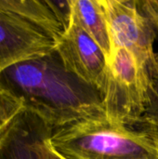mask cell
Masks as SVG:
<instances>
[{"mask_svg":"<svg viewBox=\"0 0 158 159\" xmlns=\"http://www.w3.org/2000/svg\"><path fill=\"white\" fill-rule=\"evenodd\" d=\"M0 85L53 130L105 117L101 92L69 72L56 49L4 70Z\"/></svg>","mask_w":158,"mask_h":159,"instance_id":"obj_1","label":"cell"},{"mask_svg":"<svg viewBox=\"0 0 158 159\" xmlns=\"http://www.w3.org/2000/svg\"><path fill=\"white\" fill-rule=\"evenodd\" d=\"M70 18V0H0V74L55 50Z\"/></svg>","mask_w":158,"mask_h":159,"instance_id":"obj_2","label":"cell"},{"mask_svg":"<svg viewBox=\"0 0 158 159\" xmlns=\"http://www.w3.org/2000/svg\"><path fill=\"white\" fill-rule=\"evenodd\" d=\"M47 143L68 159H157L152 142L142 130L106 117L55 129Z\"/></svg>","mask_w":158,"mask_h":159,"instance_id":"obj_3","label":"cell"},{"mask_svg":"<svg viewBox=\"0 0 158 159\" xmlns=\"http://www.w3.org/2000/svg\"><path fill=\"white\" fill-rule=\"evenodd\" d=\"M101 96L105 117L130 128L139 126L156 106L151 73L124 48L114 50Z\"/></svg>","mask_w":158,"mask_h":159,"instance_id":"obj_4","label":"cell"},{"mask_svg":"<svg viewBox=\"0 0 158 159\" xmlns=\"http://www.w3.org/2000/svg\"><path fill=\"white\" fill-rule=\"evenodd\" d=\"M114 48L129 50L138 63L154 76L155 42L158 26L148 0H102Z\"/></svg>","mask_w":158,"mask_h":159,"instance_id":"obj_5","label":"cell"},{"mask_svg":"<svg viewBox=\"0 0 158 159\" xmlns=\"http://www.w3.org/2000/svg\"><path fill=\"white\" fill-rule=\"evenodd\" d=\"M56 50L69 72L101 92L109 65L107 57L72 15Z\"/></svg>","mask_w":158,"mask_h":159,"instance_id":"obj_6","label":"cell"},{"mask_svg":"<svg viewBox=\"0 0 158 159\" xmlns=\"http://www.w3.org/2000/svg\"><path fill=\"white\" fill-rule=\"evenodd\" d=\"M53 129L23 110L0 141V159H45L44 145Z\"/></svg>","mask_w":158,"mask_h":159,"instance_id":"obj_7","label":"cell"},{"mask_svg":"<svg viewBox=\"0 0 158 159\" xmlns=\"http://www.w3.org/2000/svg\"><path fill=\"white\" fill-rule=\"evenodd\" d=\"M74 20L99 45L108 62L114 55V45L102 0H70Z\"/></svg>","mask_w":158,"mask_h":159,"instance_id":"obj_8","label":"cell"},{"mask_svg":"<svg viewBox=\"0 0 158 159\" xmlns=\"http://www.w3.org/2000/svg\"><path fill=\"white\" fill-rule=\"evenodd\" d=\"M24 109L22 102L0 85V141Z\"/></svg>","mask_w":158,"mask_h":159,"instance_id":"obj_9","label":"cell"},{"mask_svg":"<svg viewBox=\"0 0 158 159\" xmlns=\"http://www.w3.org/2000/svg\"><path fill=\"white\" fill-rule=\"evenodd\" d=\"M136 128L142 130L149 137L155 147L158 159V108L154 109L151 113H149L143 121Z\"/></svg>","mask_w":158,"mask_h":159,"instance_id":"obj_10","label":"cell"},{"mask_svg":"<svg viewBox=\"0 0 158 159\" xmlns=\"http://www.w3.org/2000/svg\"><path fill=\"white\" fill-rule=\"evenodd\" d=\"M44 156L45 159H68L64 157L63 156H61V154H59L58 152H56L47 143V141L46 142L45 145H44Z\"/></svg>","mask_w":158,"mask_h":159,"instance_id":"obj_11","label":"cell"},{"mask_svg":"<svg viewBox=\"0 0 158 159\" xmlns=\"http://www.w3.org/2000/svg\"><path fill=\"white\" fill-rule=\"evenodd\" d=\"M153 81H154V88H155V92H156V106L154 109H156V108H158V53H156V65H155Z\"/></svg>","mask_w":158,"mask_h":159,"instance_id":"obj_12","label":"cell"},{"mask_svg":"<svg viewBox=\"0 0 158 159\" xmlns=\"http://www.w3.org/2000/svg\"><path fill=\"white\" fill-rule=\"evenodd\" d=\"M149 1V7L151 9V12L157 23L158 26V0L157 1H154V0H148Z\"/></svg>","mask_w":158,"mask_h":159,"instance_id":"obj_13","label":"cell"}]
</instances>
